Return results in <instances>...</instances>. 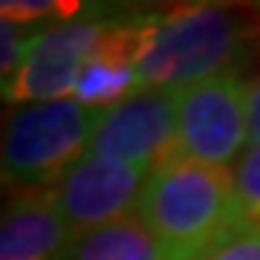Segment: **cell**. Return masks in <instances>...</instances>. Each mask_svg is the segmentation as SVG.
I'll list each match as a JSON object with an SVG mask.
<instances>
[{"mask_svg":"<svg viewBox=\"0 0 260 260\" xmlns=\"http://www.w3.org/2000/svg\"><path fill=\"white\" fill-rule=\"evenodd\" d=\"M197 260H260V225L240 223Z\"/></svg>","mask_w":260,"mask_h":260,"instance_id":"cell-13","label":"cell"},{"mask_svg":"<svg viewBox=\"0 0 260 260\" xmlns=\"http://www.w3.org/2000/svg\"><path fill=\"white\" fill-rule=\"evenodd\" d=\"M47 26H55V23H12V20L0 23V81L3 84L15 78L29 52V44Z\"/></svg>","mask_w":260,"mask_h":260,"instance_id":"cell-12","label":"cell"},{"mask_svg":"<svg viewBox=\"0 0 260 260\" xmlns=\"http://www.w3.org/2000/svg\"><path fill=\"white\" fill-rule=\"evenodd\" d=\"M102 12L110 20H127V18H139V15H148L136 6V0H95Z\"/></svg>","mask_w":260,"mask_h":260,"instance_id":"cell-14","label":"cell"},{"mask_svg":"<svg viewBox=\"0 0 260 260\" xmlns=\"http://www.w3.org/2000/svg\"><path fill=\"white\" fill-rule=\"evenodd\" d=\"M73 234L52 191H9L0 229V260H64Z\"/></svg>","mask_w":260,"mask_h":260,"instance_id":"cell-8","label":"cell"},{"mask_svg":"<svg viewBox=\"0 0 260 260\" xmlns=\"http://www.w3.org/2000/svg\"><path fill=\"white\" fill-rule=\"evenodd\" d=\"M260 145V78L249 87V148Z\"/></svg>","mask_w":260,"mask_h":260,"instance_id":"cell-15","label":"cell"},{"mask_svg":"<svg viewBox=\"0 0 260 260\" xmlns=\"http://www.w3.org/2000/svg\"><path fill=\"white\" fill-rule=\"evenodd\" d=\"M136 217L177 260H197L243 223L232 171L182 156L148 174Z\"/></svg>","mask_w":260,"mask_h":260,"instance_id":"cell-2","label":"cell"},{"mask_svg":"<svg viewBox=\"0 0 260 260\" xmlns=\"http://www.w3.org/2000/svg\"><path fill=\"white\" fill-rule=\"evenodd\" d=\"M113 20H73L38 32L20 70L3 84L9 104H41L70 99L84 67L104 49Z\"/></svg>","mask_w":260,"mask_h":260,"instance_id":"cell-6","label":"cell"},{"mask_svg":"<svg viewBox=\"0 0 260 260\" xmlns=\"http://www.w3.org/2000/svg\"><path fill=\"white\" fill-rule=\"evenodd\" d=\"M254 3H260V0H254Z\"/></svg>","mask_w":260,"mask_h":260,"instance_id":"cell-17","label":"cell"},{"mask_svg":"<svg viewBox=\"0 0 260 260\" xmlns=\"http://www.w3.org/2000/svg\"><path fill=\"white\" fill-rule=\"evenodd\" d=\"M99 110L75 99L23 104L9 116L3 136L6 191H49L87 156Z\"/></svg>","mask_w":260,"mask_h":260,"instance_id":"cell-3","label":"cell"},{"mask_svg":"<svg viewBox=\"0 0 260 260\" xmlns=\"http://www.w3.org/2000/svg\"><path fill=\"white\" fill-rule=\"evenodd\" d=\"M260 35V3L220 0L145 15L136 75L142 90H185L237 64Z\"/></svg>","mask_w":260,"mask_h":260,"instance_id":"cell-1","label":"cell"},{"mask_svg":"<svg viewBox=\"0 0 260 260\" xmlns=\"http://www.w3.org/2000/svg\"><path fill=\"white\" fill-rule=\"evenodd\" d=\"M232 182L243 223L260 225V145L243 150V156L232 168Z\"/></svg>","mask_w":260,"mask_h":260,"instance_id":"cell-11","label":"cell"},{"mask_svg":"<svg viewBox=\"0 0 260 260\" xmlns=\"http://www.w3.org/2000/svg\"><path fill=\"white\" fill-rule=\"evenodd\" d=\"M177 133L179 90H142L127 102L99 110L87 153L150 174L177 156Z\"/></svg>","mask_w":260,"mask_h":260,"instance_id":"cell-5","label":"cell"},{"mask_svg":"<svg viewBox=\"0 0 260 260\" xmlns=\"http://www.w3.org/2000/svg\"><path fill=\"white\" fill-rule=\"evenodd\" d=\"M145 182L148 171L87 153L49 191L75 240L102 225L124 220L130 217V211L136 214Z\"/></svg>","mask_w":260,"mask_h":260,"instance_id":"cell-7","label":"cell"},{"mask_svg":"<svg viewBox=\"0 0 260 260\" xmlns=\"http://www.w3.org/2000/svg\"><path fill=\"white\" fill-rule=\"evenodd\" d=\"M64 260H177L136 214L70 243Z\"/></svg>","mask_w":260,"mask_h":260,"instance_id":"cell-9","label":"cell"},{"mask_svg":"<svg viewBox=\"0 0 260 260\" xmlns=\"http://www.w3.org/2000/svg\"><path fill=\"white\" fill-rule=\"evenodd\" d=\"M249 87L240 73H223L179 90L177 156L234 168L240 148L249 145Z\"/></svg>","mask_w":260,"mask_h":260,"instance_id":"cell-4","label":"cell"},{"mask_svg":"<svg viewBox=\"0 0 260 260\" xmlns=\"http://www.w3.org/2000/svg\"><path fill=\"white\" fill-rule=\"evenodd\" d=\"M3 20L12 23H73L110 20L95 0H0Z\"/></svg>","mask_w":260,"mask_h":260,"instance_id":"cell-10","label":"cell"},{"mask_svg":"<svg viewBox=\"0 0 260 260\" xmlns=\"http://www.w3.org/2000/svg\"><path fill=\"white\" fill-rule=\"evenodd\" d=\"M203 3H220V0H136V6L142 12H168V9H177V6H203ZM254 3V0H251Z\"/></svg>","mask_w":260,"mask_h":260,"instance_id":"cell-16","label":"cell"}]
</instances>
